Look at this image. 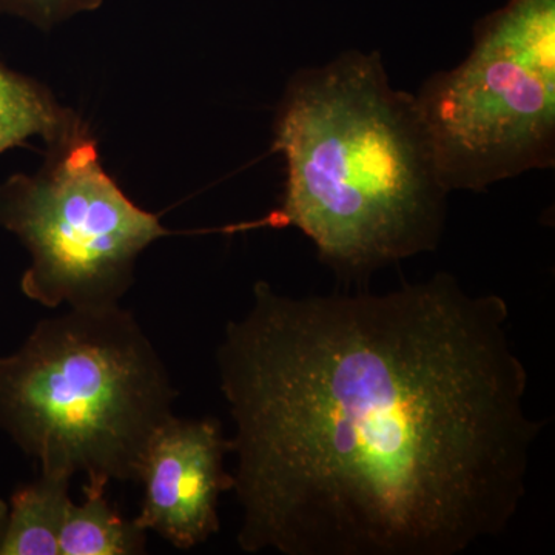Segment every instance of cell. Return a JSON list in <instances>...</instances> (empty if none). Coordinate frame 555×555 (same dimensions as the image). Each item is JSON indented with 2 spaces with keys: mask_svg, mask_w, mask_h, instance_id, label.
Returning a JSON list of instances; mask_svg holds the SVG:
<instances>
[{
  "mask_svg": "<svg viewBox=\"0 0 555 555\" xmlns=\"http://www.w3.org/2000/svg\"><path fill=\"white\" fill-rule=\"evenodd\" d=\"M217 363L244 553L459 555L520 509L542 423L499 295L449 273L302 298L258 281Z\"/></svg>",
  "mask_w": 555,
  "mask_h": 555,
  "instance_id": "6da1fadb",
  "label": "cell"
},
{
  "mask_svg": "<svg viewBox=\"0 0 555 555\" xmlns=\"http://www.w3.org/2000/svg\"><path fill=\"white\" fill-rule=\"evenodd\" d=\"M273 130L286 160L283 201L222 232L298 229L347 280L436 250L449 192L415 96L390 86L378 51L299 69Z\"/></svg>",
  "mask_w": 555,
  "mask_h": 555,
  "instance_id": "7a4b0ae2",
  "label": "cell"
},
{
  "mask_svg": "<svg viewBox=\"0 0 555 555\" xmlns=\"http://www.w3.org/2000/svg\"><path fill=\"white\" fill-rule=\"evenodd\" d=\"M178 392L129 310L69 309L0 357V430L40 465L89 488L138 481Z\"/></svg>",
  "mask_w": 555,
  "mask_h": 555,
  "instance_id": "3957f363",
  "label": "cell"
},
{
  "mask_svg": "<svg viewBox=\"0 0 555 555\" xmlns=\"http://www.w3.org/2000/svg\"><path fill=\"white\" fill-rule=\"evenodd\" d=\"M448 192H483L555 164V0L478 21L462 64L414 94Z\"/></svg>",
  "mask_w": 555,
  "mask_h": 555,
  "instance_id": "277c9868",
  "label": "cell"
},
{
  "mask_svg": "<svg viewBox=\"0 0 555 555\" xmlns=\"http://www.w3.org/2000/svg\"><path fill=\"white\" fill-rule=\"evenodd\" d=\"M0 225L30 254L22 292L49 309L118 306L139 255L175 233L109 178L87 127L38 173L0 184Z\"/></svg>",
  "mask_w": 555,
  "mask_h": 555,
  "instance_id": "5b68a950",
  "label": "cell"
},
{
  "mask_svg": "<svg viewBox=\"0 0 555 555\" xmlns=\"http://www.w3.org/2000/svg\"><path fill=\"white\" fill-rule=\"evenodd\" d=\"M230 440L214 418L179 420L156 430L142 460L144 502L134 524L155 531L179 550H190L219 531L218 502L232 491L225 473Z\"/></svg>",
  "mask_w": 555,
  "mask_h": 555,
  "instance_id": "8992f818",
  "label": "cell"
},
{
  "mask_svg": "<svg viewBox=\"0 0 555 555\" xmlns=\"http://www.w3.org/2000/svg\"><path fill=\"white\" fill-rule=\"evenodd\" d=\"M69 480L62 474L40 473L11 494L0 555H60L61 529L73 502Z\"/></svg>",
  "mask_w": 555,
  "mask_h": 555,
  "instance_id": "52a82bcc",
  "label": "cell"
},
{
  "mask_svg": "<svg viewBox=\"0 0 555 555\" xmlns=\"http://www.w3.org/2000/svg\"><path fill=\"white\" fill-rule=\"evenodd\" d=\"M47 90L0 64V153L40 137L51 149L86 129Z\"/></svg>",
  "mask_w": 555,
  "mask_h": 555,
  "instance_id": "ba28073f",
  "label": "cell"
},
{
  "mask_svg": "<svg viewBox=\"0 0 555 555\" xmlns=\"http://www.w3.org/2000/svg\"><path fill=\"white\" fill-rule=\"evenodd\" d=\"M82 503H69L60 535V555H134L145 553L147 531L126 520L105 489L83 486Z\"/></svg>",
  "mask_w": 555,
  "mask_h": 555,
  "instance_id": "9c48e42d",
  "label": "cell"
},
{
  "mask_svg": "<svg viewBox=\"0 0 555 555\" xmlns=\"http://www.w3.org/2000/svg\"><path fill=\"white\" fill-rule=\"evenodd\" d=\"M102 0H0V13L22 17L47 28L76 13L101 5Z\"/></svg>",
  "mask_w": 555,
  "mask_h": 555,
  "instance_id": "30bf717a",
  "label": "cell"
},
{
  "mask_svg": "<svg viewBox=\"0 0 555 555\" xmlns=\"http://www.w3.org/2000/svg\"><path fill=\"white\" fill-rule=\"evenodd\" d=\"M7 520H9V503L0 499V545H2L3 534H5Z\"/></svg>",
  "mask_w": 555,
  "mask_h": 555,
  "instance_id": "8fae6325",
  "label": "cell"
}]
</instances>
